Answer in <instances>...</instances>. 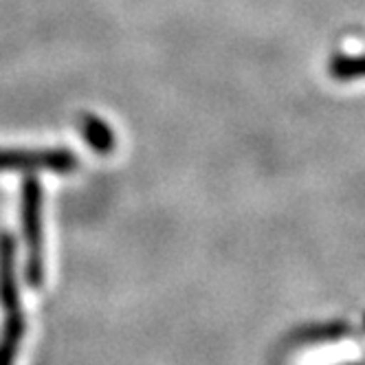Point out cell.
Masks as SVG:
<instances>
[{
    "label": "cell",
    "instance_id": "1",
    "mask_svg": "<svg viewBox=\"0 0 365 365\" xmlns=\"http://www.w3.org/2000/svg\"><path fill=\"white\" fill-rule=\"evenodd\" d=\"M0 365H14L27 334V319L16 277V240L11 233H0Z\"/></svg>",
    "mask_w": 365,
    "mask_h": 365
},
{
    "label": "cell",
    "instance_id": "2",
    "mask_svg": "<svg viewBox=\"0 0 365 365\" xmlns=\"http://www.w3.org/2000/svg\"><path fill=\"white\" fill-rule=\"evenodd\" d=\"M42 182L36 176H27L20 187V225L24 245H27V264L24 277L31 289L44 284V233H42Z\"/></svg>",
    "mask_w": 365,
    "mask_h": 365
},
{
    "label": "cell",
    "instance_id": "3",
    "mask_svg": "<svg viewBox=\"0 0 365 365\" xmlns=\"http://www.w3.org/2000/svg\"><path fill=\"white\" fill-rule=\"evenodd\" d=\"M80 165L77 154L66 148L46 150H0V172H56L71 174Z\"/></svg>",
    "mask_w": 365,
    "mask_h": 365
},
{
    "label": "cell",
    "instance_id": "4",
    "mask_svg": "<svg viewBox=\"0 0 365 365\" xmlns=\"http://www.w3.org/2000/svg\"><path fill=\"white\" fill-rule=\"evenodd\" d=\"M365 328L352 326L348 322H328V324H308L297 328L291 334V344L295 346H319V344H334L344 341V339L363 336Z\"/></svg>",
    "mask_w": 365,
    "mask_h": 365
},
{
    "label": "cell",
    "instance_id": "5",
    "mask_svg": "<svg viewBox=\"0 0 365 365\" xmlns=\"http://www.w3.org/2000/svg\"><path fill=\"white\" fill-rule=\"evenodd\" d=\"M77 125H80V133H82L84 141L88 143V148L95 150L97 154H110L115 150L113 128L103 119H99L97 115H91V113L80 115Z\"/></svg>",
    "mask_w": 365,
    "mask_h": 365
},
{
    "label": "cell",
    "instance_id": "6",
    "mask_svg": "<svg viewBox=\"0 0 365 365\" xmlns=\"http://www.w3.org/2000/svg\"><path fill=\"white\" fill-rule=\"evenodd\" d=\"M330 75L339 82L363 80L365 77V53L363 56H334L330 60Z\"/></svg>",
    "mask_w": 365,
    "mask_h": 365
},
{
    "label": "cell",
    "instance_id": "7",
    "mask_svg": "<svg viewBox=\"0 0 365 365\" xmlns=\"http://www.w3.org/2000/svg\"><path fill=\"white\" fill-rule=\"evenodd\" d=\"M363 328H365V319H363Z\"/></svg>",
    "mask_w": 365,
    "mask_h": 365
}]
</instances>
